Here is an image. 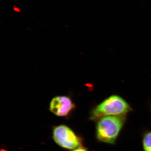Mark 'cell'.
<instances>
[{"label": "cell", "mask_w": 151, "mask_h": 151, "mask_svg": "<svg viewBox=\"0 0 151 151\" xmlns=\"http://www.w3.org/2000/svg\"><path fill=\"white\" fill-rule=\"evenodd\" d=\"M127 120V116H108L98 119L95 127V137L97 141L116 145Z\"/></svg>", "instance_id": "obj_1"}, {"label": "cell", "mask_w": 151, "mask_h": 151, "mask_svg": "<svg viewBox=\"0 0 151 151\" xmlns=\"http://www.w3.org/2000/svg\"><path fill=\"white\" fill-rule=\"evenodd\" d=\"M142 146L143 151H151V131L147 130L142 135Z\"/></svg>", "instance_id": "obj_5"}, {"label": "cell", "mask_w": 151, "mask_h": 151, "mask_svg": "<svg viewBox=\"0 0 151 151\" xmlns=\"http://www.w3.org/2000/svg\"><path fill=\"white\" fill-rule=\"evenodd\" d=\"M132 111V107L124 98L112 95L92 109L89 119L97 122L103 117L127 116Z\"/></svg>", "instance_id": "obj_2"}, {"label": "cell", "mask_w": 151, "mask_h": 151, "mask_svg": "<svg viewBox=\"0 0 151 151\" xmlns=\"http://www.w3.org/2000/svg\"><path fill=\"white\" fill-rule=\"evenodd\" d=\"M52 138L57 145L63 148L73 150L83 146V139L65 125L55 127L52 130Z\"/></svg>", "instance_id": "obj_3"}, {"label": "cell", "mask_w": 151, "mask_h": 151, "mask_svg": "<svg viewBox=\"0 0 151 151\" xmlns=\"http://www.w3.org/2000/svg\"><path fill=\"white\" fill-rule=\"evenodd\" d=\"M50 110L58 117H66L73 111L75 105L70 97L65 96H57L52 100Z\"/></svg>", "instance_id": "obj_4"}, {"label": "cell", "mask_w": 151, "mask_h": 151, "mask_svg": "<svg viewBox=\"0 0 151 151\" xmlns=\"http://www.w3.org/2000/svg\"><path fill=\"white\" fill-rule=\"evenodd\" d=\"M72 151H89L87 150V148L84 147L83 146H81V147H79L73 150Z\"/></svg>", "instance_id": "obj_6"}]
</instances>
